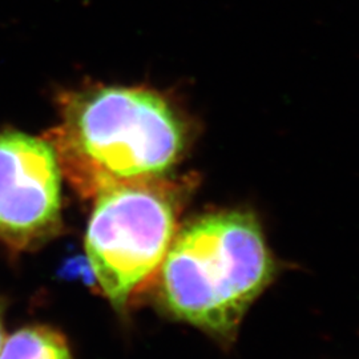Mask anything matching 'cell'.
<instances>
[{"mask_svg": "<svg viewBox=\"0 0 359 359\" xmlns=\"http://www.w3.org/2000/svg\"><path fill=\"white\" fill-rule=\"evenodd\" d=\"M47 140L67 179L95 197L117 182L164 176L184 154L188 130L158 93L103 87L67 95Z\"/></svg>", "mask_w": 359, "mask_h": 359, "instance_id": "cell-1", "label": "cell"}, {"mask_svg": "<svg viewBox=\"0 0 359 359\" xmlns=\"http://www.w3.org/2000/svg\"><path fill=\"white\" fill-rule=\"evenodd\" d=\"M0 359H74L65 335L50 326H27L4 339Z\"/></svg>", "mask_w": 359, "mask_h": 359, "instance_id": "cell-5", "label": "cell"}, {"mask_svg": "<svg viewBox=\"0 0 359 359\" xmlns=\"http://www.w3.org/2000/svg\"><path fill=\"white\" fill-rule=\"evenodd\" d=\"M191 187L158 176L117 182L95 196L86 252L96 283L117 308L158 274Z\"/></svg>", "mask_w": 359, "mask_h": 359, "instance_id": "cell-3", "label": "cell"}, {"mask_svg": "<svg viewBox=\"0 0 359 359\" xmlns=\"http://www.w3.org/2000/svg\"><path fill=\"white\" fill-rule=\"evenodd\" d=\"M62 224V169L48 140L20 132L0 135V240L27 250Z\"/></svg>", "mask_w": 359, "mask_h": 359, "instance_id": "cell-4", "label": "cell"}, {"mask_svg": "<svg viewBox=\"0 0 359 359\" xmlns=\"http://www.w3.org/2000/svg\"><path fill=\"white\" fill-rule=\"evenodd\" d=\"M4 342V327H3V316H1V310H0V348Z\"/></svg>", "mask_w": 359, "mask_h": 359, "instance_id": "cell-6", "label": "cell"}, {"mask_svg": "<svg viewBox=\"0 0 359 359\" xmlns=\"http://www.w3.org/2000/svg\"><path fill=\"white\" fill-rule=\"evenodd\" d=\"M277 273L250 212L218 210L177 231L158 270L160 298L180 321L229 344Z\"/></svg>", "mask_w": 359, "mask_h": 359, "instance_id": "cell-2", "label": "cell"}]
</instances>
